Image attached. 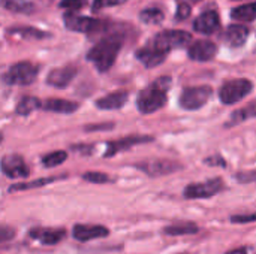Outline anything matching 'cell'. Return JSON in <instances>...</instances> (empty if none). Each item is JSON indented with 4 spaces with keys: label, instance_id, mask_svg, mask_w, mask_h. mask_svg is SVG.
I'll list each match as a JSON object with an SVG mask.
<instances>
[{
    "label": "cell",
    "instance_id": "obj_1",
    "mask_svg": "<svg viewBox=\"0 0 256 254\" xmlns=\"http://www.w3.org/2000/svg\"><path fill=\"white\" fill-rule=\"evenodd\" d=\"M171 85L170 76L158 78L154 82H152L147 88H144L138 99L136 106L141 114H153L164 108L168 100V88Z\"/></svg>",
    "mask_w": 256,
    "mask_h": 254
},
{
    "label": "cell",
    "instance_id": "obj_2",
    "mask_svg": "<svg viewBox=\"0 0 256 254\" xmlns=\"http://www.w3.org/2000/svg\"><path fill=\"white\" fill-rule=\"evenodd\" d=\"M120 49H122V40L116 36H108L100 39L87 52V60L99 72H106L116 63Z\"/></svg>",
    "mask_w": 256,
    "mask_h": 254
},
{
    "label": "cell",
    "instance_id": "obj_3",
    "mask_svg": "<svg viewBox=\"0 0 256 254\" xmlns=\"http://www.w3.org/2000/svg\"><path fill=\"white\" fill-rule=\"evenodd\" d=\"M39 72V66L30 61H20L12 64L6 73H3L2 81L6 85H28L32 84Z\"/></svg>",
    "mask_w": 256,
    "mask_h": 254
},
{
    "label": "cell",
    "instance_id": "obj_4",
    "mask_svg": "<svg viewBox=\"0 0 256 254\" xmlns=\"http://www.w3.org/2000/svg\"><path fill=\"white\" fill-rule=\"evenodd\" d=\"M254 90V82L246 78L226 81L219 90V99L224 105H234L249 96Z\"/></svg>",
    "mask_w": 256,
    "mask_h": 254
},
{
    "label": "cell",
    "instance_id": "obj_5",
    "mask_svg": "<svg viewBox=\"0 0 256 254\" xmlns=\"http://www.w3.org/2000/svg\"><path fill=\"white\" fill-rule=\"evenodd\" d=\"M213 88L210 85H198V87H188L182 91L178 97L180 108L184 111H196L201 109L212 97Z\"/></svg>",
    "mask_w": 256,
    "mask_h": 254
},
{
    "label": "cell",
    "instance_id": "obj_6",
    "mask_svg": "<svg viewBox=\"0 0 256 254\" xmlns=\"http://www.w3.org/2000/svg\"><path fill=\"white\" fill-rule=\"evenodd\" d=\"M192 40V34L184 30H165L154 36V39L150 42L153 46L160 49L162 52L168 54L171 49L182 48L188 45Z\"/></svg>",
    "mask_w": 256,
    "mask_h": 254
},
{
    "label": "cell",
    "instance_id": "obj_7",
    "mask_svg": "<svg viewBox=\"0 0 256 254\" xmlns=\"http://www.w3.org/2000/svg\"><path fill=\"white\" fill-rule=\"evenodd\" d=\"M64 25L66 28L78 33H96L105 30L110 24L106 21L98 19V18H90V16H82L76 13H68L64 15Z\"/></svg>",
    "mask_w": 256,
    "mask_h": 254
},
{
    "label": "cell",
    "instance_id": "obj_8",
    "mask_svg": "<svg viewBox=\"0 0 256 254\" xmlns=\"http://www.w3.org/2000/svg\"><path fill=\"white\" fill-rule=\"evenodd\" d=\"M134 166L148 177H164V175H168V174H172V172L183 169V166L178 162L168 160V159L144 160V162L135 163Z\"/></svg>",
    "mask_w": 256,
    "mask_h": 254
},
{
    "label": "cell",
    "instance_id": "obj_9",
    "mask_svg": "<svg viewBox=\"0 0 256 254\" xmlns=\"http://www.w3.org/2000/svg\"><path fill=\"white\" fill-rule=\"evenodd\" d=\"M222 189H224V180L222 178H212V180H207L204 183L189 184L184 189L183 196L186 199H207V198H213L218 193H220Z\"/></svg>",
    "mask_w": 256,
    "mask_h": 254
},
{
    "label": "cell",
    "instance_id": "obj_10",
    "mask_svg": "<svg viewBox=\"0 0 256 254\" xmlns=\"http://www.w3.org/2000/svg\"><path fill=\"white\" fill-rule=\"evenodd\" d=\"M2 172L10 180H22L30 175V169L20 154H8L2 159Z\"/></svg>",
    "mask_w": 256,
    "mask_h": 254
},
{
    "label": "cell",
    "instance_id": "obj_11",
    "mask_svg": "<svg viewBox=\"0 0 256 254\" xmlns=\"http://www.w3.org/2000/svg\"><path fill=\"white\" fill-rule=\"evenodd\" d=\"M188 54L194 61H210L218 54V45L212 40H196L189 46Z\"/></svg>",
    "mask_w": 256,
    "mask_h": 254
},
{
    "label": "cell",
    "instance_id": "obj_12",
    "mask_svg": "<svg viewBox=\"0 0 256 254\" xmlns=\"http://www.w3.org/2000/svg\"><path fill=\"white\" fill-rule=\"evenodd\" d=\"M72 235L76 241L80 243H87V241H93L98 238H105L110 235L108 228L105 226H99V225H75Z\"/></svg>",
    "mask_w": 256,
    "mask_h": 254
},
{
    "label": "cell",
    "instance_id": "obj_13",
    "mask_svg": "<svg viewBox=\"0 0 256 254\" xmlns=\"http://www.w3.org/2000/svg\"><path fill=\"white\" fill-rule=\"evenodd\" d=\"M76 67L74 66H64V67H57L52 69L48 76H46V84L56 88H66L74 78L76 76Z\"/></svg>",
    "mask_w": 256,
    "mask_h": 254
},
{
    "label": "cell",
    "instance_id": "obj_14",
    "mask_svg": "<svg viewBox=\"0 0 256 254\" xmlns=\"http://www.w3.org/2000/svg\"><path fill=\"white\" fill-rule=\"evenodd\" d=\"M168 54L162 52L160 49H158L156 46H153L152 43L140 48L136 52H135V57L140 63H142L146 67L152 69V67H156L159 64H162L165 61Z\"/></svg>",
    "mask_w": 256,
    "mask_h": 254
},
{
    "label": "cell",
    "instance_id": "obj_15",
    "mask_svg": "<svg viewBox=\"0 0 256 254\" xmlns=\"http://www.w3.org/2000/svg\"><path fill=\"white\" fill-rule=\"evenodd\" d=\"M195 31L201 34H213L220 28V18L216 10H207L201 13L194 22Z\"/></svg>",
    "mask_w": 256,
    "mask_h": 254
},
{
    "label": "cell",
    "instance_id": "obj_16",
    "mask_svg": "<svg viewBox=\"0 0 256 254\" xmlns=\"http://www.w3.org/2000/svg\"><path fill=\"white\" fill-rule=\"evenodd\" d=\"M150 141H153L152 136H126V138H122V139H117V141H110L108 145H106L105 157H112L120 151L132 148L134 145L146 144V142H150Z\"/></svg>",
    "mask_w": 256,
    "mask_h": 254
},
{
    "label": "cell",
    "instance_id": "obj_17",
    "mask_svg": "<svg viewBox=\"0 0 256 254\" xmlns=\"http://www.w3.org/2000/svg\"><path fill=\"white\" fill-rule=\"evenodd\" d=\"M30 238L39 241L44 246H56L63 241L66 237L64 229H50V228H34L30 231Z\"/></svg>",
    "mask_w": 256,
    "mask_h": 254
},
{
    "label": "cell",
    "instance_id": "obj_18",
    "mask_svg": "<svg viewBox=\"0 0 256 254\" xmlns=\"http://www.w3.org/2000/svg\"><path fill=\"white\" fill-rule=\"evenodd\" d=\"M129 99V93L128 91H114V93H110L100 99L96 100V108L102 109V111H112V109H120L122 106L126 105Z\"/></svg>",
    "mask_w": 256,
    "mask_h": 254
},
{
    "label": "cell",
    "instance_id": "obj_19",
    "mask_svg": "<svg viewBox=\"0 0 256 254\" xmlns=\"http://www.w3.org/2000/svg\"><path fill=\"white\" fill-rule=\"evenodd\" d=\"M249 37V28L242 24H232L228 27L225 33V40L232 48H240L244 45V42Z\"/></svg>",
    "mask_w": 256,
    "mask_h": 254
},
{
    "label": "cell",
    "instance_id": "obj_20",
    "mask_svg": "<svg viewBox=\"0 0 256 254\" xmlns=\"http://www.w3.org/2000/svg\"><path fill=\"white\" fill-rule=\"evenodd\" d=\"M42 108L48 112H56V114H74L80 105L76 102L64 100V99H46L42 102Z\"/></svg>",
    "mask_w": 256,
    "mask_h": 254
},
{
    "label": "cell",
    "instance_id": "obj_21",
    "mask_svg": "<svg viewBox=\"0 0 256 254\" xmlns=\"http://www.w3.org/2000/svg\"><path fill=\"white\" fill-rule=\"evenodd\" d=\"M8 33L10 36H15V37H21V39H32V40H38V39H45V37H50L51 34L44 31V30H39V28H34V27H12L8 30Z\"/></svg>",
    "mask_w": 256,
    "mask_h": 254
},
{
    "label": "cell",
    "instance_id": "obj_22",
    "mask_svg": "<svg viewBox=\"0 0 256 254\" xmlns=\"http://www.w3.org/2000/svg\"><path fill=\"white\" fill-rule=\"evenodd\" d=\"M40 108H42V102L38 97H34V96H24L18 102V105L15 108V112L18 115H21V117H27V115H30L32 112H34V111H38Z\"/></svg>",
    "mask_w": 256,
    "mask_h": 254
},
{
    "label": "cell",
    "instance_id": "obj_23",
    "mask_svg": "<svg viewBox=\"0 0 256 254\" xmlns=\"http://www.w3.org/2000/svg\"><path fill=\"white\" fill-rule=\"evenodd\" d=\"M255 115L256 105L255 102H250L248 106H244V108H242V109H238V111H236V112L231 114V117H230V120H228V123H226V127L237 126V124H240V123H243V121H246V120L255 118Z\"/></svg>",
    "mask_w": 256,
    "mask_h": 254
},
{
    "label": "cell",
    "instance_id": "obj_24",
    "mask_svg": "<svg viewBox=\"0 0 256 254\" xmlns=\"http://www.w3.org/2000/svg\"><path fill=\"white\" fill-rule=\"evenodd\" d=\"M198 231L200 228L195 223L184 222V223H176V225L166 226L164 229V234L170 237H180V235H194V234H198Z\"/></svg>",
    "mask_w": 256,
    "mask_h": 254
},
{
    "label": "cell",
    "instance_id": "obj_25",
    "mask_svg": "<svg viewBox=\"0 0 256 254\" xmlns=\"http://www.w3.org/2000/svg\"><path fill=\"white\" fill-rule=\"evenodd\" d=\"M3 9L15 13H30L34 10V6L28 0H0Z\"/></svg>",
    "mask_w": 256,
    "mask_h": 254
},
{
    "label": "cell",
    "instance_id": "obj_26",
    "mask_svg": "<svg viewBox=\"0 0 256 254\" xmlns=\"http://www.w3.org/2000/svg\"><path fill=\"white\" fill-rule=\"evenodd\" d=\"M255 12H256L255 3H248V4H243V6L236 7V9L231 12V16H232L234 19H238V21H248V22H252V21L255 19Z\"/></svg>",
    "mask_w": 256,
    "mask_h": 254
},
{
    "label": "cell",
    "instance_id": "obj_27",
    "mask_svg": "<svg viewBox=\"0 0 256 254\" xmlns=\"http://www.w3.org/2000/svg\"><path fill=\"white\" fill-rule=\"evenodd\" d=\"M165 15L159 7H147L144 10H141L140 13V19L146 24H152V25H158L164 21Z\"/></svg>",
    "mask_w": 256,
    "mask_h": 254
},
{
    "label": "cell",
    "instance_id": "obj_28",
    "mask_svg": "<svg viewBox=\"0 0 256 254\" xmlns=\"http://www.w3.org/2000/svg\"><path fill=\"white\" fill-rule=\"evenodd\" d=\"M66 159H68L66 151L58 150V151H52V153L45 154V156L42 157V165H44L45 168H57V166H60L62 163H64Z\"/></svg>",
    "mask_w": 256,
    "mask_h": 254
},
{
    "label": "cell",
    "instance_id": "obj_29",
    "mask_svg": "<svg viewBox=\"0 0 256 254\" xmlns=\"http://www.w3.org/2000/svg\"><path fill=\"white\" fill-rule=\"evenodd\" d=\"M63 178V177H48V178H40V180H34L33 183H20V184H14L9 187V192H20V190H27V189H34V187H42L46 186L50 183H54L56 180Z\"/></svg>",
    "mask_w": 256,
    "mask_h": 254
},
{
    "label": "cell",
    "instance_id": "obj_30",
    "mask_svg": "<svg viewBox=\"0 0 256 254\" xmlns=\"http://www.w3.org/2000/svg\"><path fill=\"white\" fill-rule=\"evenodd\" d=\"M82 180L92 184H106L110 183V177L104 172H86L82 175Z\"/></svg>",
    "mask_w": 256,
    "mask_h": 254
},
{
    "label": "cell",
    "instance_id": "obj_31",
    "mask_svg": "<svg viewBox=\"0 0 256 254\" xmlns=\"http://www.w3.org/2000/svg\"><path fill=\"white\" fill-rule=\"evenodd\" d=\"M84 3H86V0H62L58 6L62 9H66V10H70V12H76V10H80L84 6Z\"/></svg>",
    "mask_w": 256,
    "mask_h": 254
},
{
    "label": "cell",
    "instance_id": "obj_32",
    "mask_svg": "<svg viewBox=\"0 0 256 254\" xmlns=\"http://www.w3.org/2000/svg\"><path fill=\"white\" fill-rule=\"evenodd\" d=\"M124 1L126 0H93V10L98 12L100 9H105L110 6H117V4H122Z\"/></svg>",
    "mask_w": 256,
    "mask_h": 254
},
{
    "label": "cell",
    "instance_id": "obj_33",
    "mask_svg": "<svg viewBox=\"0 0 256 254\" xmlns=\"http://www.w3.org/2000/svg\"><path fill=\"white\" fill-rule=\"evenodd\" d=\"M15 237V231L9 226H0V244L8 243Z\"/></svg>",
    "mask_w": 256,
    "mask_h": 254
},
{
    "label": "cell",
    "instance_id": "obj_34",
    "mask_svg": "<svg viewBox=\"0 0 256 254\" xmlns=\"http://www.w3.org/2000/svg\"><path fill=\"white\" fill-rule=\"evenodd\" d=\"M190 15V6L186 3H180L178 9H177V21H182L184 18H188Z\"/></svg>",
    "mask_w": 256,
    "mask_h": 254
},
{
    "label": "cell",
    "instance_id": "obj_35",
    "mask_svg": "<svg viewBox=\"0 0 256 254\" xmlns=\"http://www.w3.org/2000/svg\"><path fill=\"white\" fill-rule=\"evenodd\" d=\"M256 220V214H249V216H232L231 222L232 223H254Z\"/></svg>",
    "mask_w": 256,
    "mask_h": 254
},
{
    "label": "cell",
    "instance_id": "obj_36",
    "mask_svg": "<svg viewBox=\"0 0 256 254\" xmlns=\"http://www.w3.org/2000/svg\"><path fill=\"white\" fill-rule=\"evenodd\" d=\"M256 178L255 171L250 172H244V174H237V180L238 183H254Z\"/></svg>",
    "mask_w": 256,
    "mask_h": 254
},
{
    "label": "cell",
    "instance_id": "obj_37",
    "mask_svg": "<svg viewBox=\"0 0 256 254\" xmlns=\"http://www.w3.org/2000/svg\"><path fill=\"white\" fill-rule=\"evenodd\" d=\"M207 165H216V166H226V162L224 160L222 156H213V157H207L204 160Z\"/></svg>",
    "mask_w": 256,
    "mask_h": 254
},
{
    "label": "cell",
    "instance_id": "obj_38",
    "mask_svg": "<svg viewBox=\"0 0 256 254\" xmlns=\"http://www.w3.org/2000/svg\"><path fill=\"white\" fill-rule=\"evenodd\" d=\"M226 254H248V249H237V250H232V252H228Z\"/></svg>",
    "mask_w": 256,
    "mask_h": 254
},
{
    "label": "cell",
    "instance_id": "obj_39",
    "mask_svg": "<svg viewBox=\"0 0 256 254\" xmlns=\"http://www.w3.org/2000/svg\"><path fill=\"white\" fill-rule=\"evenodd\" d=\"M196 1H201V0H182L180 3H186V4H189V3H196Z\"/></svg>",
    "mask_w": 256,
    "mask_h": 254
},
{
    "label": "cell",
    "instance_id": "obj_40",
    "mask_svg": "<svg viewBox=\"0 0 256 254\" xmlns=\"http://www.w3.org/2000/svg\"><path fill=\"white\" fill-rule=\"evenodd\" d=\"M3 141V135H2V132H0V142Z\"/></svg>",
    "mask_w": 256,
    "mask_h": 254
}]
</instances>
